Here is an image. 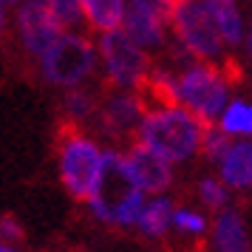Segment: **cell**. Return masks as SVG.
<instances>
[{
  "instance_id": "277c9868",
  "label": "cell",
  "mask_w": 252,
  "mask_h": 252,
  "mask_svg": "<svg viewBox=\"0 0 252 252\" xmlns=\"http://www.w3.org/2000/svg\"><path fill=\"white\" fill-rule=\"evenodd\" d=\"M229 77L210 63H195L179 74V102L213 125V119H221L227 111Z\"/></svg>"
},
{
  "instance_id": "d6986e66",
  "label": "cell",
  "mask_w": 252,
  "mask_h": 252,
  "mask_svg": "<svg viewBox=\"0 0 252 252\" xmlns=\"http://www.w3.org/2000/svg\"><path fill=\"white\" fill-rule=\"evenodd\" d=\"M51 12L57 14V20L65 29H74L85 20V12H82V0H48Z\"/></svg>"
},
{
  "instance_id": "ac0fdd59",
  "label": "cell",
  "mask_w": 252,
  "mask_h": 252,
  "mask_svg": "<svg viewBox=\"0 0 252 252\" xmlns=\"http://www.w3.org/2000/svg\"><path fill=\"white\" fill-rule=\"evenodd\" d=\"M63 105H65V111L71 114V122H80V119H88V116L96 111V99H94L88 91H68L65 94V99H63Z\"/></svg>"
},
{
  "instance_id": "e0dca14e",
  "label": "cell",
  "mask_w": 252,
  "mask_h": 252,
  "mask_svg": "<svg viewBox=\"0 0 252 252\" xmlns=\"http://www.w3.org/2000/svg\"><path fill=\"white\" fill-rule=\"evenodd\" d=\"M250 125H252V105L241 102V99H232L227 105L224 116L218 119V127L227 136H244V133H250Z\"/></svg>"
},
{
  "instance_id": "484cf974",
  "label": "cell",
  "mask_w": 252,
  "mask_h": 252,
  "mask_svg": "<svg viewBox=\"0 0 252 252\" xmlns=\"http://www.w3.org/2000/svg\"><path fill=\"white\" fill-rule=\"evenodd\" d=\"M250 54H252V32H250Z\"/></svg>"
},
{
  "instance_id": "83f0119b",
  "label": "cell",
  "mask_w": 252,
  "mask_h": 252,
  "mask_svg": "<svg viewBox=\"0 0 252 252\" xmlns=\"http://www.w3.org/2000/svg\"><path fill=\"white\" fill-rule=\"evenodd\" d=\"M250 133H252V125H250Z\"/></svg>"
},
{
  "instance_id": "603a6c76",
  "label": "cell",
  "mask_w": 252,
  "mask_h": 252,
  "mask_svg": "<svg viewBox=\"0 0 252 252\" xmlns=\"http://www.w3.org/2000/svg\"><path fill=\"white\" fill-rule=\"evenodd\" d=\"M0 227H3V235H6V238H12V241L23 238V229L17 227V221H14L12 216H3V221H0Z\"/></svg>"
},
{
  "instance_id": "44dd1931",
  "label": "cell",
  "mask_w": 252,
  "mask_h": 252,
  "mask_svg": "<svg viewBox=\"0 0 252 252\" xmlns=\"http://www.w3.org/2000/svg\"><path fill=\"white\" fill-rule=\"evenodd\" d=\"M229 145H232V142H229V136L221 130V127H218V130L210 127V130H207V139H204V148H201V150H204L207 159L221 161V159H224V153L229 150Z\"/></svg>"
},
{
  "instance_id": "d4e9b609",
  "label": "cell",
  "mask_w": 252,
  "mask_h": 252,
  "mask_svg": "<svg viewBox=\"0 0 252 252\" xmlns=\"http://www.w3.org/2000/svg\"><path fill=\"white\" fill-rule=\"evenodd\" d=\"M0 252H17V250H12L9 244H3V250H0Z\"/></svg>"
},
{
  "instance_id": "ffe728a7",
  "label": "cell",
  "mask_w": 252,
  "mask_h": 252,
  "mask_svg": "<svg viewBox=\"0 0 252 252\" xmlns=\"http://www.w3.org/2000/svg\"><path fill=\"white\" fill-rule=\"evenodd\" d=\"M198 195H201V201L210 210H221V207L227 204V184L218 182V179H204V182L198 184Z\"/></svg>"
},
{
  "instance_id": "4fadbf2b",
  "label": "cell",
  "mask_w": 252,
  "mask_h": 252,
  "mask_svg": "<svg viewBox=\"0 0 252 252\" xmlns=\"http://www.w3.org/2000/svg\"><path fill=\"white\" fill-rule=\"evenodd\" d=\"M213 252H250L247 227L238 210L218 213L216 227H213Z\"/></svg>"
},
{
  "instance_id": "9c48e42d",
  "label": "cell",
  "mask_w": 252,
  "mask_h": 252,
  "mask_svg": "<svg viewBox=\"0 0 252 252\" xmlns=\"http://www.w3.org/2000/svg\"><path fill=\"white\" fill-rule=\"evenodd\" d=\"M136 190L139 187L133 184V179H130L125 156L116 153V150H108V153H105V179H102V187H99L96 198L91 201V210L96 213V218L114 221L116 207L122 204L125 198H130Z\"/></svg>"
},
{
  "instance_id": "30bf717a",
  "label": "cell",
  "mask_w": 252,
  "mask_h": 252,
  "mask_svg": "<svg viewBox=\"0 0 252 252\" xmlns=\"http://www.w3.org/2000/svg\"><path fill=\"white\" fill-rule=\"evenodd\" d=\"M148 102L142 99V94L136 91H116L111 94L102 105H99V125L105 127V133H111L114 139L130 136L136 133L148 116Z\"/></svg>"
},
{
  "instance_id": "cb8c5ba5",
  "label": "cell",
  "mask_w": 252,
  "mask_h": 252,
  "mask_svg": "<svg viewBox=\"0 0 252 252\" xmlns=\"http://www.w3.org/2000/svg\"><path fill=\"white\" fill-rule=\"evenodd\" d=\"M14 3H17V0H0V6H3V9H9V6H14Z\"/></svg>"
},
{
  "instance_id": "8992f818",
  "label": "cell",
  "mask_w": 252,
  "mask_h": 252,
  "mask_svg": "<svg viewBox=\"0 0 252 252\" xmlns=\"http://www.w3.org/2000/svg\"><path fill=\"white\" fill-rule=\"evenodd\" d=\"M96 65V51L85 37L77 34H63L40 57V71L51 85H63V88H74L80 85Z\"/></svg>"
},
{
  "instance_id": "9a60e30c",
  "label": "cell",
  "mask_w": 252,
  "mask_h": 252,
  "mask_svg": "<svg viewBox=\"0 0 252 252\" xmlns=\"http://www.w3.org/2000/svg\"><path fill=\"white\" fill-rule=\"evenodd\" d=\"M210 14L218 26V34L227 46H238L244 40V20H241V9L235 0H207Z\"/></svg>"
},
{
  "instance_id": "ba28073f",
  "label": "cell",
  "mask_w": 252,
  "mask_h": 252,
  "mask_svg": "<svg viewBox=\"0 0 252 252\" xmlns=\"http://www.w3.org/2000/svg\"><path fill=\"white\" fill-rule=\"evenodd\" d=\"M173 23V6L167 0H127L125 34L142 48H159L164 43V29Z\"/></svg>"
},
{
  "instance_id": "3957f363",
  "label": "cell",
  "mask_w": 252,
  "mask_h": 252,
  "mask_svg": "<svg viewBox=\"0 0 252 252\" xmlns=\"http://www.w3.org/2000/svg\"><path fill=\"white\" fill-rule=\"evenodd\" d=\"M173 29L184 46V51L198 63H221L224 40L218 34V26L210 14L207 0H176L173 3Z\"/></svg>"
},
{
  "instance_id": "7402d4cb",
  "label": "cell",
  "mask_w": 252,
  "mask_h": 252,
  "mask_svg": "<svg viewBox=\"0 0 252 252\" xmlns=\"http://www.w3.org/2000/svg\"><path fill=\"white\" fill-rule=\"evenodd\" d=\"M173 227L182 229V232H190V235H198V232H204V218L198 216L195 210H187V207H182V210H176L173 213Z\"/></svg>"
},
{
  "instance_id": "5b68a950",
  "label": "cell",
  "mask_w": 252,
  "mask_h": 252,
  "mask_svg": "<svg viewBox=\"0 0 252 252\" xmlns=\"http://www.w3.org/2000/svg\"><path fill=\"white\" fill-rule=\"evenodd\" d=\"M99 54H102L108 82L116 85L119 91H139L150 77L145 48L136 46L125 34V29H116L99 37Z\"/></svg>"
},
{
  "instance_id": "8fae6325",
  "label": "cell",
  "mask_w": 252,
  "mask_h": 252,
  "mask_svg": "<svg viewBox=\"0 0 252 252\" xmlns=\"http://www.w3.org/2000/svg\"><path fill=\"white\" fill-rule=\"evenodd\" d=\"M127 170H130V179L136 184L142 193H161L167 190L173 173H170V161L159 156L156 150H150L148 145L142 142H133V148L125 153Z\"/></svg>"
},
{
  "instance_id": "6da1fadb",
  "label": "cell",
  "mask_w": 252,
  "mask_h": 252,
  "mask_svg": "<svg viewBox=\"0 0 252 252\" xmlns=\"http://www.w3.org/2000/svg\"><path fill=\"white\" fill-rule=\"evenodd\" d=\"M210 122L193 111H187L184 105L176 108H150L145 122L139 127V142L156 150L167 161H187L193 153L204 148Z\"/></svg>"
},
{
  "instance_id": "7a4b0ae2",
  "label": "cell",
  "mask_w": 252,
  "mask_h": 252,
  "mask_svg": "<svg viewBox=\"0 0 252 252\" xmlns=\"http://www.w3.org/2000/svg\"><path fill=\"white\" fill-rule=\"evenodd\" d=\"M57 161H60V179L65 184L71 198L91 204L105 179V150L80 133L77 122H63L57 127Z\"/></svg>"
},
{
  "instance_id": "52a82bcc",
  "label": "cell",
  "mask_w": 252,
  "mask_h": 252,
  "mask_svg": "<svg viewBox=\"0 0 252 252\" xmlns=\"http://www.w3.org/2000/svg\"><path fill=\"white\" fill-rule=\"evenodd\" d=\"M63 29L65 26L51 12L48 0H23V6L17 9V32H20L23 48L34 57H43L63 37Z\"/></svg>"
},
{
  "instance_id": "7c38bea8",
  "label": "cell",
  "mask_w": 252,
  "mask_h": 252,
  "mask_svg": "<svg viewBox=\"0 0 252 252\" xmlns=\"http://www.w3.org/2000/svg\"><path fill=\"white\" fill-rule=\"evenodd\" d=\"M221 182L235 190H250L252 187V142L250 139H235L224 159L218 161Z\"/></svg>"
},
{
  "instance_id": "4316f807",
  "label": "cell",
  "mask_w": 252,
  "mask_h": 252,
  "mask_svg": "<svg viewBox=\"0 0 252 252\" xmlns=\"http://www.w3.org/2000/svg\"><path fill=\"white\" fill-rule=\"evenodd\" d=\"M167 3H170V6H173V3H176V0H167Z\"/></svg>"
},
{
  "instance_id": "5bb4252c",
  "label": "cell",
  "mask_w": 252,
  "mask_h": 252,
  "mask_svg": "<svg viewBox=\"0 0 252 252\" xmlns=\"http://www.w3.org/2000/svg\"><path fill=\"white\" fill-rule=\"evenodd\" d=\"M82 12H85V20L91 23V29L108 34V32H116L125 26L127 3L125 0H82Z\"/></svg>"
},
{
  "instance_id": "2e32d148",
  "label": "cell",
  "mask_w": 252,
  "mask_h": 252,
  "mask_svg": "<svg viewBox=\"0 0 252 252\" xmlns=\"http://www.w3.org/2000/svg\"><path fill=\"white\" fill-rule=\"evenodd\" d=\"M173 213H176V210H173L170 198H153V201L145 204V213H142L136 227L142 229V235L159 238V235H164L167 227L173 224Z\"/></svg>"
}]
</instances>
